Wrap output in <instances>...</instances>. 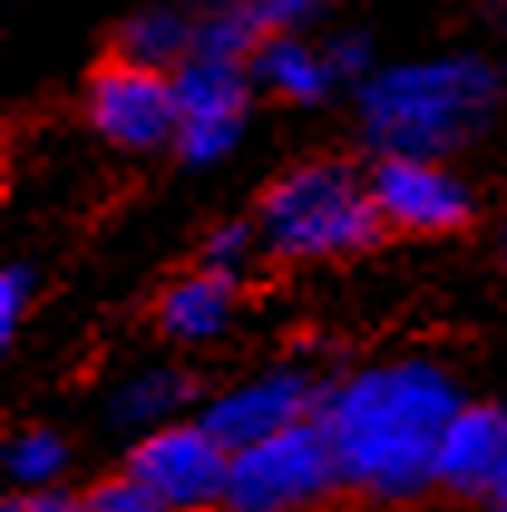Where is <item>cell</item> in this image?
<instances>
[{
	"label": "cell",
	"mask_w": 507,
	"mask_h": 512,
	"mask_svg": "<svg viewBox=\"0 0 507 512\" xmlns=\"http://www.w3.org/2000/svg\"><path fill=\"white\" fill-rule=\"evenodd\" d=\"M464 405L449 366L429 356L371 361L327 381L317 425L332 444L342 493L376 508L420 503L434 493L439 444Z\"/></svg>",
	"instance_id": "cell-1"
},
{
	"label": "cell",
	"mask_w": 507,
	"mask_h": 512,
	"mask_svg": "<svg viewBox=\"0 0 507 512\" xmlns=\"http://www.w3.org/2000/svg\"><path fill=\"white\" fill-rule=\"evenodd\" d=\"M507 79L483 54L449 49L381 64L356 88V132L376 161H449L503 113Z\"/></svg>",
	"instance_id": "cell-2"
},
{
	"label": "cell",
	"mask_w": 507,
	"mask_h": 512,
	"mask_svg": "<svg viewBox=\"0 0 507 512\" xmlns=\"http://www.w3.org/2000/svg\"><path fill=\"white\" fill-rule=\"evenodd\" d=\"M254 230L264 244V259L322 264L376 249L386 235V220L371 200V181L351 161L312 157L269 181L254 210Z\"/></svg>",
	"instance_id": "cell-3"
},
{
	"label": "cell",
	"mask_w": 507,
	"mask_h": 512,
	"mask_svg": "<svg viewBox=\"0 0 507 512\" xmlns=\"http://www.w3.org/2000/svg\"><path fill=\"white\" fill-rule=\"evenodd\" d=\"M342 493V473L317 420L273 434L230 459L225 512H317Z\"/></svg>",
	"instance_id": "cell-4"
},
{
	"label": "cell",
	"mask_w": 507,
	"mask_h": 512,
	"mask_svg": "<svg viewBox=\"0 0 507 512\" xmlns=\"http://www.w3.org/2000/svg\"><path fill=\"white\" fill-rule=\"evenodd\" d=\"M83 118L117 152H161L176 147V83L171 74L142 69L132 59H98L83 83Z\"/></svg>",
	"instance_id": "cell-5"
},
{
	"label": "cell",
	"mask_w": 507,
	"mask_h": 512,
	"mask_svg": "<svg viewBox=\"0 0 507 512\" xmlns=\"http://www.w3.org/2000/svg\"><path fill=\"white\" fill-rule=\"evenodd\" d=\"M230 459L234 454L220 449V439L205 430L200 420H181V425L142 434V439L127 449L122 473L137 478L161 508L210 512V508H225Z\"/></svg>",
	"instance_id": "cell-6"
},
{
	"label": "cell",
	"mask_w": 507,
	"mask_h": 512,
	"mask_svg": "<svg viewBox=\"0 0 507 512\" xmlns=\"http://www.w3.org/2000/svg\"><path fill=\"white\" fill-rule=\"evenodd\" d=\"M322 391L327 386L308 366H269V371H254V376L234 381L225 391H215L200 405L195 420L220 439V449L244 454V449L264 444L273 434L303 425V420H317Z\"/></svg>",
	"instance_id": "cell-7"
},
{
	"label": "cell",
	"mask_w": 507,
	"mask_h": 512,
	"mask_svg": "<svg viewBox=\"0 0 507 512\" xmlns=\"http://www.w3.org/2000/svg\"><path fill=\"white\" fill-rule=\"evenodd\" d=\"M176 157L186 166H215L239 147L244 122L254 108V74L249 64H220V59H191L176 74Z\"/></svg>",
	"instance_id": "cell-8"
},
{
	"label": "cell",
	"mask_w": 507,
	"mask_h": 512,
	"mask_svg": "<svg viewBox=\"0 0 507 512\" xmlns=\"http://www.w3.org/2000/svg\"><path fill=\"white\" fill-rule=\"evenodd\" d=\"M371 200L400 235H459L478 215V196L449 161H405L390 157L366 171Z\"/></svg>",
	"instance_id": "cell-9"
},
{
	"label": "cell",
	"mask_w": 507,
	"mask_h": 512,
	"mask_svg": "<svg viewBox=\"0 0 507 512\" xmlns=\"http://www.w3.org/2000/svg\"><path fill=\"white\" fill-rule=\"evenodd\" d=\"M503 473H507V405L468 400L464 410L454 415V425L444 430L434 483H439V493L483 498L488 503Z\"/></svg>",
	"instance_id": "cell-10"
},
{
	"label": "cell",
	"mask_w": 507,
	"mask_h": 512,
	"mask_svg": "<svg viewBox=\"0 0 507 512\" xmlns=\"http://www.w3.org/2000/svg\"><path fill=\"white\" fill-rule=\"evenodd\" d=\"M234 308H239V278L210 274V269L195 264L191 274L171 278L161 288L156 327L176 347H205V342H215L234 322Z\"/></svg>",
	"instance_id": "cell-11"
},
{
	"label": "cell",
	"mask_w": 507,
	"mask_h": 512,
	"mask_svg": "<svg viewBox=\"0 0 507 512\" xmlns=\"http://www.w3.org/2000/svg\"><path fill=\"white\" fill-rule=\"evenodd\" d=\"M205 405L200 400V381L186 366H147L137 376H127L108 400V420L117 430H137V439L166 425H181V415Z\"/></svg>",
	"instance_id": "cell-12"
},
{
	"label": "cell",
	"mask_w": 507,
	"mask_h": 512,
	"mask_svg": "<svg viewBox=\"0 0 507 512\" xmlns=\"http://www.w3.org/2000/svg\"><path fill=\"white\" fill-rule=\"evenodd\" d=\"M249 74H254V88H264L283 103H298V108H317L327 103L342 83L332 79L322 49L308 44L303 35H273V40L259 44V54L249 59Z\"/></svg>",
	"instance_id": "cell-13"
},
{
	"label": "cell",
	"mask_w": 507,
	"mask_h": 512,
	"mask_svg": "<svg viewBox=\"0 0 507 512\" xmlns=\"http://www.w3.org/2000/svg\"><path fill=\"white\" fill-rule=\"evenodd\" d=\"M113 54L142 64V69H156V74H176L195 54V10H181V5L132 10L127 20H117Z\"/></svg>",
	"instance_id": "cell-14"
},
{
	"label": "cell",
	"mask_w": 507,
	"mask_h": 512,
	"mask_svg": "<svg viewBox=\"0 0 507 512\" xmlns=\"http://www.w3.org/2000/svg\"><path fill=\"white\" fill-rule=\"evenodd\" d=\"M264 44V30L254 25L249 0H225L195 10V54L191 59H220V64H249Z\"/></svg>",
	"instance_id": "cell-15"
},
{
	"label": "cell",
	"mask_w": 507,
	"mask_h": 512,
	"mask_svg": "<svg viewBox=\"0 0 507 512\" xmlns=\"http://www.w3.org/2000/svg\"><path fill=\"white\" fill-rule=\"evenodd\" d=\"M69 469V444L59 430H20L5 439V473L25 488V493H54L59 478Z\"/></svg>",
	"instance_id": "cell-16"
},
{
	"label": "cell",
	"mask_w": 507,
	"mask_h": 512,
	"mask_svg": "<svg viewBox=\"0 0 507 512\" xmlns=\"http://www.w3.org/2000/svg\"><path fill=\"white\" fill-rule=\"evenodd\" d=\"M259 254H264V244H259L254 220H225V225L205 230V239H200V269H210V274L244 278V269Z\"/></svg>",
	"instance_id": "cell-17"
},
{
	"label": "cell",
	"mask_w": 507,
	"mask_h": 512,
	"mask_svg": "<svg viewBox=\"0 0 507 512\" xmlns=\"http://www.w3.org/2000/svg\"><path fill=\"white\" fill-rule=\"evenodd\" d=\"M322 59H327L332 79H337V83H351V93H356L361 83L381 69V59H376V44H371V35H366V30H332V35L322 40Z\"/></svg>",
	"instance_id": "cell-18"
},
{
	"label": "cell",
	"mask_w": 507,
	"mask_h": 512,
	"mask_svg": "<svg viewBox=\"0 0 507 512\" xmlns=\"http://www.w3.org/2000/svg\"><path fill=\"white\" fill-rule=\"evenodd\" d=\"M39 298V278L30 264H5L0 269V342L10 347L25 327V317Z\"/></svg>",
	"instance_id": "cell-19"
},
{
	"label": "cell",
	"mask_w": 507,
	"mask_h": 512,
	"mask_svg": "<svg viewBox=\"0 0 507 512\" xmlns=\"http://www.w3.org/2000/svg\"><path fill=\"white\" fill-rule=\"evenodd\" d=\"M78 512H171V508H161L137 478L113 473V478H98L93 488L78 493Z\"/></svg>",
	"instance_id": "cell-20"
},
{
	"label": "cell",
	"mask_w": 507,
	"mask_h": 512,
	"mask_svg": "<svg viewBox=\"0 0 507 512\" xmlns=\"http://www.w3.org/2000/svg\"><path fill=\"white\" fill-rule=\"evenodd\" d=\"M249 10H254V25L264 30V40L303 35L327 20V5H317V0H249Z\"/></svg>",
	"instance_id": "cell-21"
},
{
	"label": "cell",
	"mask_w": 507,
	"mask_h": 512,
	"mask_svg": "<svg viewBox=\"0 0 507 512\" xmlns=\"http://www.w3.org/2000/svg\"><path fill=\"white\" fill-rule=\"evenodd\" d=\"M0 512H78V493H64V488H54V493H25V498H10Z\"/></svg>",
	"instance_id": "cell-22"
},
{
	"label": "cell",
	"mask_w": 507,
	"mask_h": 512,
	"mask_svg": "<svg viewBox=\"0 0 507 512\" xmlns=\"http://www.w3.org/2000/svg\"><path fill=\"white\" fill-rule=\"evenodd\" d=\"M488 508L493 512H507V473L498 478V488H493V498H488Z\"/></svg>",
	"instance_id": "cell-23"
},
{
	"label": "cell",
	"mask_w": 507,
	"mask_h": 512,
	"mask_svg": "<svg viewBox=\"0 0 507 512\" xmlns=\"http://www.w3.org/2000/svg\"><path fill=\"white\" fill-rule=\"evenodd\" d=\"M488 15H493V20H503V25H498V30H507V5H493V10H488Z\"/></svg>",
	"instance_id": "cell-24"
},
{
	"label": "cell",
	"mask_w": 507,
	"mask_h": 512,
	"mask_svg": "<svg viewBox=\"0 0 507 512\" xmlns=\"http://www.w3.org/2000/svg\"><path fill=\"white\" fill-rule=\"evenodd\" d=\"M498 259L507 264V230H503V239H498Z\"/></svg>",
	"instance_id": "cell-25"
}]
</instances>
